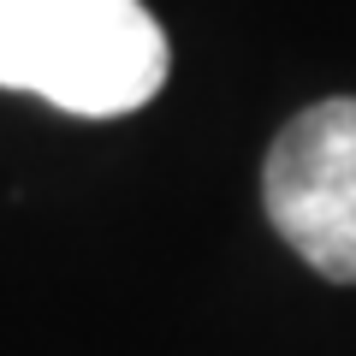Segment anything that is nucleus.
Masks as SVG:
<instances>
[{
	"instance_id": "f257e3e1",
	"label": "nucleus",
	"mask_w": 356,
	"mask_h": 356,
	"mask_svg": "<svg viewBox=\"0 0 356 356\" xmlns=\"http://www.w3.org/2000/svg\"><path fill=\"white\" fill-rule=\"evenodd\" d=\"M166 83V36L143 0H0V89L83 119L137 113Z\"/></svg>"
},
{
	"instance_id": "f03ea898",
	"label": "nucleus",
	"mask_w": 356,
	"mask_h": 356,
	"mask_svg": "<svg viewBox=\"0 0 356 356\" xmlns=\"http://www.w3.org/2000/svg\"><path fill=\"white\" fill-rule=\"evenodd\" d=\"M267 220L321 280L356 285V102H315L267 149Z\"/></svg>"
}]
</instances>
